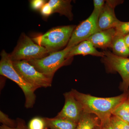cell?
Wrapping results in <instances>:
<instances>
[{
  "label": "cell",
  "instance_id": "26",
  "mask_svg": "<svg viewBox=\"0 0 129 129\" xmlns=\"http://www.w3.org/2000/svg\"><path fill=\"white\" fill-rule=\"evenodd\" d=\"M124 2V1H119V0H107L106 1V2L110 5L113 7L115 8L118 5L122 4Z\"/></svg>",
  "mask_w": 129,
  "mask_h": 129
},
{
  "label": "cell",
  "instance_id": "13",
  "mask_svg": "<svg viewBox=\"0 0 129 129\" xmlns=\"http://www.w3.org/2000/svg\"><path fill=\"white\" fill-rule=\"evenodd\" d=\"M71 1L69 0H50L48 3L52 9L53 13H57L64 15L72 21L73 19V14L72 12Z\"/></svg>",
  "mask_w": 129,
  "mask_h": 129
},
{
  "label": "cell",
  "instance_id": "19",
  "mask_svg": "<svg viewBox=\"0 0 129 129\" xmlns=\"http://www.w3.org/2000/svg\"><path fill=\"white\" fill-rule=\"evenodd\" d=\"M116 35L124 36L129 34V22L120 21L115 28Z\"/></svg>",
  "mask_w": 129,
  "mask_h": 129
},
{
  "label": "cell",
  "instance_id": "15",
  "mask_svg": "<svg viewBox=\"0 0 129 129\" xmlns=\"http://www.w3.org/2000/svg\"><path fill=\"white\" fill-rule=\"evenodd\" d=\"M111 48L115 55L124 58L129 56V49L125 42L123 36L115 35Z\"/></svg>",
  "mask_w": 129,
  "mask_h": 129
},
{
  "label": "cell",
  "instance_id": "16",
  "mask_svg": "<svg viewBox=\"0 0 129 129\" xmlns=\"http://www.w3.org/2000/svg\"><path fill=\"white\" fill-rule=\"evenodd\" d=\"M100 124L101 121L96 115L84 112L76 129H94Z\"/></svg>",
  "mask_w": 129,
  "mask_h": 129
},
{
  "label": "cell",
  "instance_id": "20",
  "mask_svg": "<svg viewBox=\"0 0 129 129\" xmlns=\"http://www.w3.org/2000/svg\"><path fill=\"white\" fill-rule=\"evenodd\" d=\"M0 122L2 125L11 128H15L17 125V121L9 118L6 114L0 111Z\"/></svg>",
  "mask_w": 129,
  "mask_h": 129
},
{
  "label": "cell",
  "instance_id": "10",
  "mask_svg": "<svg viewBox=\"0 0 129 129\" xmlns=\"http://www.w3.org/2000/svg\"><path fill=\"white\" fill-rule=\"evenodd\" d=\"M115 35V28H112L97 32L87 40L89 41L96 48L106 50L108 48H111Z\"/></svg>",
  "mask_w": 129,
  "mask_h": 129
},
{
  "label": "cell",
  "instance_id": "6",
  "mask_svg": "<svg viewBox=\"0 0 129 129\" xmlns=\"http://www.w3.org/2000/svg\"><path fill=\"white\" fill-rule=\"evenodd\" d=\"M104 56L102 62L104 64L108 73H118L122 78L120 88L123 92H127L129 88V58L115 55L110 51H103Z\"/></svg>",
  "mask_w": 129,
  "mask_h": 129
},
{
  "label": "cell",
  "instance_id": "12",
  "mask_svg": "<svg viewBox=\"0 0 129 129\" xmlns=\"http://www.w3.org/2000/svg\"><path fill=\"white\" fill-rule=\"evenodd\" d=\"M89 55L102 58L104 56L103 52L98 51L89 41L86 40L73 47L66 58L67 59H70L74 56L77 55L85 56Z\"/></svg>",
  "mask_w": 129,
  "mask_h": 129
},
{
  "label": "cell",
  "instance_id": "3",
  "mask_svg": "<svg viewBox=\"0 0 129 129\" xmlns=\"http://www.w3.org/2000/svg\"><path fill=\"white\" fill-rule=\"evenodd\" d=\"M0 74L15 82L22 89L25 97V107L32 108L35 102L36 96L35 94L36 90L32 85L27 83L16 71L13 65L10 55L3 50L1 53Z\"/></svg>",
  "mask_w": 129,
  "mask_h": 129
},
{
  "label": "cell",
  "instance_id": "25",
  "mask_svg": "<svg viewBox=\"0 0 129 129\" xmlns=\"http://www.w3.org/2000/svg\"><path fill=\"white\" fill-rule=\"evenodd\" d=\"M120 129H129V123L122 121L115 116L112 115Z\"/></svg>",
  "mask_w": 129,
  "mask_h": 129
},
{
  "label": "cell",
  "instance_id": "14",
  "mask_svg": "<svg viewBox=\"0 0 129 129\" xmlns=\"http://www.w3.org/2000/svg\"><path fill=\"white\" fill-rule=\"evenodd\" d=\"M47 125L50 129H76L77 123L56 117L45 118Z\"/></svg>",
  "mask_w": 129,
  "mask_h": 129
},
{
  "label": "cell",
  "instance_id": "4",
  "mask_svg": "<svg viewBox=\"0 0 129 129\" xmlns=\"http://www.w3.org/2000/svg\"><path fill=\"white\" fill-rule=\"evenodd\" d=\"M48 50L34 42L24 34L21 36L17 46L10 55L13 61L40 59L48 55Z\"/></svg>",
  "mask_w": 129,
  "mask_h": 129
},
{
  "label": "cell",
  "instance_id": "1",
  "mask_svg": "<svg viewBox=\"0 0 129 129\" xmlns=\"http://www.w3.org/2000/svg\"><path fill=\"white\" fill-rule=\"evenodd\" d=\"M72 93L83 107L84 113L96 115L103 123L110 120L113 111L128 97V92L117 96L101 98L79 92L72 89Z\"/></svg>",
  "mask_w": 129,
  "mask_h": 129
},
{
  "label": "cell",
  "instance_id": "22",
  "mask_svg": "<svg viewBox=\"0 0 129 129\" xmlns=\"http://www.w3.org/2000/svg\"><path fill=\"white\" fill-rule=\"evenodd\" d=\"M46 3V1L44 0H32L30 1V6L34 10H41Z\"/></svg>",
  "mask_w": 129,
  "mask_h": 129
},
{
  "label": "cell",
  "instance_id": "24",
  "mask_svg": "<svg viewBox=\"0 0 129 129\" xmlns=\"http://www.w3.org/2000/svg\"><path fill=\"white\" fill-rule=\"evenodd\" d=\"M105 2H106V1H104V0H94L93 1L94 10L101 12V11H102L105 5Z\"/></svg>",
  "mask_w": 129,
  "mask_h": 129
},
{
  "label": "cell",
  "instance_id": "8",
  "mask_svg": "<svg viewBox=\"0 0 129 129\" xmlns=\"http://www.w3.org/2000/svg\"><path fill=\"white\" fill-rule=\"evenodd\" d=\"M100 12L93 10L89 17L76 26L66 47L77 45L86 40L91 36L100 31L98 26V19Z\"/></svg>",
  "mask_w": 129,
  "mask_h": 129
},
{
  "label": "cell",
  "instance_id": "5",
  "mask_svg": "<svg viewBox=\"0 0 129 129\" xmlns=\"http://www.w3.org/2000/svg\"><path fill=\"white\" fill-rule=\"evenodd\" d=\"M73 47H66L62 50L52 52L42 58L27 61L37 71L53 79L55 72L68 62L69 59L66 57Z\"/></svg>",
  "mask_w": 129,
  "mask_h": 129
},
{
  "label": "cell",
  "instance_id": "21",
  "mask_svg": "<svg viewBox=\"0 0 129 129\" xmlns=\"http://www.w3.org/2000/svg\"><path fill=\"white\" fill-rule=\"evenodd\" d=\"M17 126L15 128H11L2 125L0 127V129H28V126L26 125L24 120L20 118H17L16 120Z\"/></svg>",
  "mask_w": 129,
  "mask_h": 129
},
{
  "label": "cell",
  "instance_id": "9",
  "mask_svg": "<svg viewBox=\"0 0 129 129\" xmlns=\"http://www.w3.org/2000/svg\"><path fill=\"white\" fill-rule=\"evenodd\" d=\"M65 101L63 107L56 117L78 123L84 113L83 107L71 91L63 94Z\"/></svg>",
  "mask_w": 129,
  "mask_h": 129
},
{
  "label": "cell",
  "instance_id": "2",
  "mask_svg": "<svg viewBox=\"0 0 129 129\" xmlns=\"http://www.w3.org/2000/svg\"><path fill=\"white\" fill-rule=\"evenodd\" d=\"M76 26L72 25L56 27L32 40L36 44L46 48L50 53L57 51L67 46Z\"/></svg>",
  "mask_w": 129,
  "mask_h": 129
},
{
  "label": "cell",
  "instance_id": "11",
  "mask_svg": "<svg viewBox=\"0 0 129 129\" xmlns=\"http://www.w3.org/2000/svg\"><path fill=\"white\" fill-rule=\"evenodd\" d=\"M114 8L106 2L98 17V23L100 31L115 28L120 21L115 16Z\"/></svg>",
  "mask_w": 129,
  "mask_h": 129
},
{
  "label": "cell",
  "instance_id": "23",
  "mask_svg": "<svg viewBox=\"0 0 129 129\" xmlns=\"http://www.w3.org/2000/svg\"><path fill=\"white\" fill-rule=\"evenodd\" d=\"M40 12L42 16L45 17H47L50 16L51 14L53 13L52 9L49 6L48 2L46 3L42 7L41 9Z\"/></svg>",
  "mask_w": 129,
  "mask_h": 129
},
{
  "label": "cell",
  "instance_id": "28",
  "mask_svg": "<svg viewBox=\"0 0 129 129\" xmlns=\"http://www.w3.org/2000/svg\"><path fill=\"white\" fill-rule=\"evenodd\" d=\"M110 120H111V125L113 129H120L117 124L114 120L112 115L111 116Z\"/></svg>",
  "mask_w": 129,
  "mask_h": 129
},
{
  "label": "cell",
  "instance_id": "31",
  "mask_svg": "<svg viewBox=\"0 0 129 129\" xmlns=\"http://www.w3.org/2000/svg\"><path fill=\"white\" fill-rule=\"evenodd\" d=\"M127 92H128V95L129 96V88L128 90V91H127Z\"/></svg>",
  "mask_w": 129,
  "mask_h": 129
},
{
  "label": "cell",
  "instance_id": "30",
  "mask_svg": "<svg viewBox=\"0 0 129 129\" xmlns=\"http://www.w3.org/2000/svg\"><path fill=\"white\" fill-rule=\"evenodd\" d=\"M94 129H102L101 127V124H99V125H98V126H96V127Z\"/></svg>",
  "mask_w": 129,
  "mask_h": 129
},
{
  "label": "cell",
  "instance_id": "18",
  "mask_svg": "<svg viewBox=\"0 0 129 129\" xmlns=\"http://www.w3.org/2000/svg\"><path fill=\"white\" fill-rule=\"evenodd\" d=\"M28 129H47L45 118L37 117L33 118L29 122Z\"/></svg>",
  "mask_w": 129,
  "mask_h": 129
},
{
  "label": "cell",
  "instance_id": "17",
  "mask_svg": "<svg viewBox=\"0 0 129 129\" xmlns=\"http://www.w3.org/2000/svg\"><path fill=\"white\" fill-rule=\"evenodd\" d=\"M112 115L129 123V96L113 111Z\"/></svg>",
  "mask_w": 129,
  "mask_h": 129
},
{
  "label": "cell",
  "instance_id": "27",
  "mask_svg": "<svg viewBox=\"0 0 129 129\" xmlns=\"http://www.w3.org/2000/svg\"><path fill=\"white\" fill-rule=\"evenodd\" d=\"M101 126L102 129H113L110 119L106 122L101 123Z\"/></svg>",
  "mask_w": 129,
  "mask_h": 129
},
{
  "label": "cell",
  "instance_id": "7",
  "mask_svg": "<svg viewBox=\"0 0 129 129\" xmlns=\"http://www.w3.org/2000/svg\"><path fill=\"white\" fill-rule=\"evenodd\" d=\"M12 63L21 77L36 89L51 86L53 79L37 71L27 61H12Z\"/></svg>",
  "mask_w": 129,
  "mask_h": 129
},
{
  "label": "cell",
  "instance_id": "29",
  "mask_svg": "<svg viewBox=\"0 0 129 129\" xmlns=\"http://www.w3.org/2000/svg\"><path fill=\"white\" fill-rule=\"evenodd\" d=\"M124 39L125 42L129 49V34L124 36Z\"/></svg>",
  "mask_w": 129,
  "mask_h": 129
}]
</instances>
